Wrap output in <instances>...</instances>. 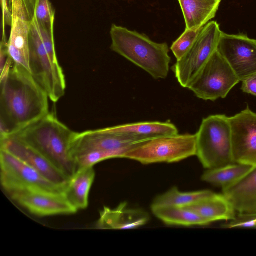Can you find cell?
<instances>
[{
  "instance_id": "1",
  "label": "cell",
  "mask_w": 256,
  "mask_h": 256,
  "mask_svg": "<svg viewBox=\"0 0 256 256\" xmlns=\"http://www.w3.org/2000/svg\"><path fill=\"white\" fill-rule=\"evenodd\" d=\"M0 139L7 138L49 113L48 94L24 68L13 63L0 76Z\"/></svg>"
},
{
  "instance_id": "2",
  "label": "cell",
  "mask_w": 256,
  "mask_h": 256,
  "mask_svg": "<svg viewBox=\"0 0 256 256\" xmlns=\"http://www.w3.org/2000/svg\"><path fill=\"white\" fill-rule=\"evenodd\" d=\"M75 132L54 114L49 112L8 137L14 138L36 150L70 179L78 170L71 150Z\"/></svg>"
},
{
  "instance_id": "3",
  "label": "cell",
  "mask_w": 256,
  "mask_h": 256,
  "mask_svg": "<svg viewBox=\"0 0 256 256\" xmlns=\"http://www.w3.org/2000/svg\"><path fill=\"white\" fill-rule=\"evenodd\" d=\"M110 49L147 72L154 79H165L171 58L166 42L152 40L146 35L112 24Z\"/></svg>"
},
{
  "instance_id": "4",
  "label": "cell",
  "mask_w": 256,
  "mask_h": 256,
  "mask_svg": "<svg viewBox=\"0 0 256 256\" xmlns=\"http://www.w3.org/2000/svg\"><path fill=\"white\" fill-rule=\"evenodd\" d=\"M144 142L136 137L114 132L108 127L76 132L71 150L78 169L94 166L110 158H123L126 152Z\"/></svg>"
},
{
  "instance_id": "5",
  "label": "cell",
  "mask_w": 256,
  "mask_h": 256,
  "mask_svg": "<svg viewBox=\"0 0 256 256\" xmlns=\"http://www.w3.org/2000/svg\"><path fill=\"white\" fill-rule=\"evenodd\" d=\"M196 136V154L207 170L234 163L228 117L211 115L202 122Z\"/></svg>"
},
{
  "instance_id": "6",
  "label": "cell",
  "mask_w": 256,
  "mask_h": 256,
  "mask_svg": "<svg viewBox=\"0 0 256 256\" xmlns=\"http://www.w3.org/2000/svg\"><path fill=\"white\" fill-rule=\"evenodd\" d=\"M30 68L32 75L50 100L58 102L65 94L64 74L57 56L52 55L46 48L35 16L30 34Z\"/></svg>"
},
{
  "instance_id": "7",
  "label": "cell",
  "mask_w": 256,
  "mask_h": 256,
  "mask_svg": "<svg viewBox=\"0 0 256 256\" xmlns=\"http://www.w3.org/2000/svg\"><path fill=\"white\" fill-rule=\"evenodd\" d=\"M196 154V134H178L142 142L126 152L123 158L148 164L178 162Z\"/></svg>"
},
{
  "instance_id": "8",
  "label": "cell",
  "mask_w": 256,
  "mask_h": 256,
  "mask_svg": "<svg viewBox=\"0 0 256 256\" xmlns=\"http://www.w3.org/2000/svg\"><path fill=\"white\" fill-rule=\"evenodd\" d=\"M220 25L210 21L201 28L190 50L172 66L176 78L184 88H188L192 83L217 50L222 34Z\"/></svg>"
},
{
  "instance_id": "9",
  "label": "cell",
  "mask_w": 256,
  "mask_h": 256,
  "mask_svg": "<svg viewBox=\"0 0 256 256\" xmlns=\"http://www.w3.org/2000/svg\"><path fill=\"white\" fill-rule=\"evenodd\" d=\"M240 82L228 64L216 50L188 89L198 98L215 101L226 98Z\"/></svg>"
},
{
  "instance_id": "10",
  "label": "cell",
  "mask_w": 256,
  "mask_h": 256,
  "mask_svg": "<svg viewBox=\"0 0 256 256\" xmlns=\"http://www.w3.org/2000/svg\"><path fill=\"white\" fill-rule=\"evenodd\" d=\"M0 182L10 194L26 190L64 192L66 187L55 184L35 169L10 154L0 150Z\"/></svg>"
},
{
  "instance_id": "11",
  "label": "cell",
  "mask_w": 256,
  "mask_h": 256,
  "mask_svg": "<svg viewBox=\"0 0 256 256\" xmlns=\"http://www.w3.org/2000/svg\"><path fill=\"white\" fill-rule=\"evenodd\" d=\"M36 0H9L11 12L10 32L8 50L14 63L28 70L30 34L35 16Z\"/></svg>"
},
{
  "instance_id": "12",
  "label": "cell",
  "mask_w": 256,
  "mask_h": 256,
  "mask_svg": "<svg viewBox=\"0 0 256 256\" xmlns=\"http://www.w3.org/2000/svg\"><path fill=\"white\" fill-rule=\"evenodd\" d=\"M217 50L240 82L256 74V40L222 32Z\"/></svg>"
},
{
  "instance_id": "13",
  "label": "cell",
  "mask_w": 256,
  "mask_h": 256,
  "mask_svg": "<svg viewBox=\"0 0 256 256\" xmlns=\"http://www.w3.org/2000/svg\"><path fill=\"white\" fill-rule=\"evenodd\" d=\"M228 118L234 162L256 166V113L248 106Z\"/></svg>"
},
{
  "instance_id": "14",
  "label": "cell",
  "mask_w": 256,
  "mask_h": 256,
  "mask_svg": "<svg viewBox=\"0 0 256 256\" xmlns=\"http://www.w3.org/2000/svg\"><path fill=\"white\" fill-rule=\"evenodd\" d=\"M30 213L38 216L70 215L76 212L64 192L26 190L10 195Z\"/></svg>"
},
{
  "instance_id": "15",
  "label": "cell",
  "mask_w": 256,
  "mask_h": 256,
  "mask_svg": "<svg viewBox=\"0 0 256 256\" xmlns=\"http://www.w3.org/2000/svg\"><path fill=\"white\" fill-rule=\"evenodd\" d=\"M3 149L24 162L52 183L66 187L69 178L42 154L12 137L0 139Z\"/></svg>"
},
{
  "instance_id": "16",
  "label": "cell",
  "mask_w": 256,
  "mask_h": 256,
  "mask_svg": "<svg viewBox=\"0 0 256 256\" xmlns=\"http://www.w3.org/2000/svg\"><path fill=\"white\" fill-rule=\"evenodd\" d=\"M150 220L146 212L128 207L126 202L115 208L104 207L96 224L99 229L126 230L136 228L146 224Z\"/></svg>"
},
{
  "instance_id": "17",
  "label": "cell",
  "mask_w": 256,
  "mask_h": 256,
  "mask_svg": "<svg viewBox=\"0 0 256 256\" xmlns=\"http://www.w3.org/2000/svg\"><path fill=\"white\" fill-rule=\"evenodd\" d=\"M222 192L238 213H256V166Z\"/></svg>"
},
{
  "instance_id": "18",
  "label": "cell",
  "mask_w": 256,
  "mask_h": 256,
  "mask_svg": "<svg viewBox=\"0 0 256 256\" xmlns=\"http://www.w3.org/2000/svg\"><path fill=\"white\" fill-rule=\"evenodd\" d=\"M184 208L196 212L210 223L218 220H230L236 214L235 209L229 200L223 194L214 192Z\"/></svg>"
},
{
  "instance_id": "19",
  "label": "cell",
  "mask_w": 256,
  "mask_h": 256,
  "mask_svg": "<svg viewBox=\"0 0 256 256\" xmlns=\"http://www.w3.org/2000/svg\"><path fill=\"white\" fill-rule=\"evenodd\" d=\"M93 166L78 168L69 179L64 194L78 210L86 209L88 205V196L95 178Z\"/></svg>"
},
{
  "instance_id": "20",
  "label": "cell",
  "mask_w": 256,
  "mask_h": 256,
  "mask_svg": "<svg viewBox=\"0 0 256 256\" xmlns=\"http://www.w3.org/2000/svg\"><path fill=\"white\" fill-rule=\"evenodd\" d=\"M222 0H178L186 29L201 28L213 19Z\"/></svg>"
},
{
  "instance_id": "21",
  "label": "cell",
  "mask_w": 256,
  "mask_h": 256,
  "mask_svg": "<svg viewBox=\"0 0 256 256\" xmlns=\"http://www.w3.org/2000/svg\"><path fill=\"white\" fill-rule=\"evenodd\" d=\"M110 128L114 132L136 137L144 141L157 137L178 134L175 125L168 122H138Z\"/></svg>"
},
{
  "instance_id": "22",
  "label": "cell",
  "mask_w": 256,
  "mask_h": 256,
  "mask_svg": "<svg viewBox=\"0 0 256 256\" xmlns=\"http://www.w3.org/2000/svg\"><path fill=\"white\" fill-rule=\"evenodd\" d=\"M152 214L168 225L192 226H206L210 224L196 212L184 207H151Z\"/></svg>"
},
{
  "instance_id": "23",
  "label": "cell",
  "mask_w": 256,
  "mask_h": 256,
  "mask_svg": "<svg viewBox=\"0 0 256 256\" xmlns=\"http://www.w3.org/2000/svg\"><path fill=\"white\" fill-rule=\"evenodd\" d=\"M252 166L234 162L220 168L207 170L202 176V180L222 189L238 181Z\"/></svg>"
},
{
  "instance_id": "24",
  "label": "cell",
  "mask_w": 256,
  "mask_h": 256,
  "mask_svg": "<svg viewBox=\"0 0 256 256\" xmlns=\"http://www.w3.org/2000/svg\"><path fill=\"white\" fill-rule=\"evenodd\" d=\"M214 193L210 190L182 192L178 188L174 186L166 192L157 196L154 200L151 207H186Z\"/></svg>"
},
{
  "instance_id": "25",
  "label": "cell",
  "mask_w": 256,
  "mask_h": 256,
  "mask_svg": "<svg viewBox=\"0 0 256 256\" xmlns=\"http://www.w3.org/2000/svg\"><path fill=\"white\" fill-rule=\"evenodd\" d=\"M35 18L40 27L54 32L55 10L50 0H36Z\"/></svg>"
},
{
  "instance_id": "26",
  "label": "cell",
  "mask_w": 256,
  "mask_h": 256,
  "mask_svg": "<svg viewBox=\"0 0 256 256\" xmlns=\"http://www.w3.org/2000/svg\"><path fill=\"white\" fill-rule=\"evenodd\" d=\"M202 28L185 29L170 48L176 60L181 58L192 48Z\"/></svg>"
},
{
  "instance_id": "27",
  "label": "cell",
  "mask_w": 256,
  "mask_h": 256,
  "mask_svg": "<svg viewBox=\"0 0 256 256\" xmlns=\"http://www.w3.org/2000/svg\"><path fill=\"white\" fill-rule=\"evenodd\" d=\"M224 228H256V213H238L235 218L222 226Z\"/></svg>"
},
{
  "instance_id": "28",
  "label": "cell",
  "mask_w": 256,
  "mask_h": 256,
  "mask_svg": "<svg viewBox=\"0 0 256 256\" xmlns=\"http://www.w3.org/2000/svg\"><path fill=\"white\" fill-rule=\"evenodd\" d=\"M2 7V40L7 41L6 34V26H10L11 12L9 6V0H0Z\"/></svg>"
},
{
  "instance_id": "29",
  "label": "cell",
  "mask_w": 256,
  "mask_h": 256,
  "mask_svg": "<svg viewBox=\"0 0 256 256\" xmlns=\"http://www.w3.org/2000/svg\"><path fill=\"white\" fill-rule=\"evenodd\" d=\"M242 82V91L256 96V74L243 80Z\"/></svg>"
}]
</instances>
